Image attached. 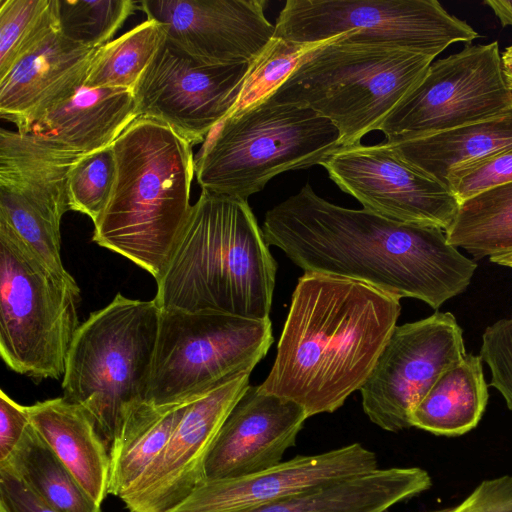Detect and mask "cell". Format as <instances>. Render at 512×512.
<instances>
[{"instance_id": "6da1fadb", "label": "cell", "mask_w": 512, "mask_h": 512, "mask_svg": "<svg viewBox=\"0 0 512 512\" xmlns=\"http://www.w3.org/2000/svg\"><path fill=\"white\" fill-rule=\"evenodd\" d=\"M262 231L304 273L356 280L433 309L464 292L477 268L444 229L335 205L308 183L265 213Z\"/></svg>"}, {"instance_id": "7a4b0ae2", "label": "cell", "mask_w": 512, "mask_h": 512, "mask_svg": "<svg viewBox=\"0 0 512 512\" xmlns=\"http://www.w3.org/2000/svg\"><path fill=\"white\" fill-rule=\"evenodd\" d=\"M400 312V298L366 283L304 273L260 389L308 418L335 412L366 382Z\"/></svg>"}, {"instance_id": "3957f363", "label": "cell", "mask_w": 512, "mask_h": 512, "mask_svg": "<svg viewBox=\"0 0 512 512\" xmlns=\"http://www.w3.org/2000/svg\"><path fill=\"white\" fill-rule=\"evenodd\" d=\"M277 263L247 201L202 190L156 279L160 309L269 318Z\"/></svg>"}, {"instance_id": "277c9868", "label": "cell", "mask_w": 512, "mask_h": 512, "mask_svg": "<svg viewBox=\"0 0 512 512\" xmlns=\"http://www.w3.org/2000/svg\"><path fill=\"white\" fill-rule=\"evenodd\" d=\"M112 148L115 180L92 240L157 279L192 207L191 145L165 123L137 118Z\"/></svg>"}, {"instance_id": "5b68a950", "label": "cell", "mask_w": 512, "mask_h": 512, "mask_svg": "<svg viewBox=\"0 0 512 512\" xmlns=\"http://www.w3.org/2000/svg\"><path fill=\"white\" fill-rule=\"evenodd\" d=\"M334 37L308 53L266 99L308 107L334 124L341 147L360 144L421 80L434 58Z\"/></svg>"}, {"instance_id": "8992f818", "label": "cell", "mask_w": 512, "mask_h": 512, "mask_svg": "<svg viewBox=\"0 0 512 512\" xmlns=\"http://www.w3.org/2000/svg\"><path fill=\"white\" fill-rule=\"evenodd\" d=\"M161 309L118 293L80 324L63 375V397L82 406L108 448L146 401Z\"/></svg>"}, {"instance_id": "52a82bcc", "label": "cell", "mask_w": 512, "mask_h": 512, "mask_svg": "<svg viewBox=\"0 0 512 512\" xmlns=\"http://www.w3.org/2000/svg\"><path fill=\"white\" fill-rule=\"evenodd\" d=\"M341 147L338 129L312 109L265 100L226 117L194 158L202 190L247 201L275 176L320 165Z\"/></svg>"}, {"instance_id": "ba28073f", "label": "cell", "mask_w": 512, "mask_h": 512, "mask_svg": "<svg viewBox=\"0 0 512 512\" xmlns=\"http://www.w3.org/2000/svg\"><path fill=\"white\" fill-rule=\"evenodd\" d=\"M80 288L54 272L0 219V354L35 380L63 377L80 324Z\"/></svg>"}, {"instance_id": "9c48e42d", "label": "cell", "mask_w": 512, "mask_h": 512, "mask_svg": "<svg viewBox=\"0 0 512 512\" xmlns=\"http://www.w3.org/2000/svg\"><path fill=\"white\" fill-rule=\"evenodd\" d=\"M272 343L269 318L161 309L146 401L179 402L250 374Z\"/></svg>"}, {"instance_id": "30bf717a", "label": "cell", "mask_w": 512, "mask_h": 512, "mask_svg": "<svg viewBox=\"0 0 512 512\" xmlns=\"http://www.w3.org/2000/svg\"><path fill=\"white\" fill-rule=\"evenodd\" d=\"M274 38L310 44L345 35L349 43L385 46L435 58L479 34L436 0H287Z\"/></svg>"}, {"instance_id": "8fae6325", "label": "cell", "mask_w": 512, "mask_h": 512, "mask_svg": "<svg viewBox=\"0 0 512 512\" xmlns=\"http://www.w3.org/2000/svg\"><path fill=\"white\" fill-rule=\"evenodd\" d=\"M512 107L497 41L432 62L379 127L386 143L421 138L497 116Z\"/></svg>"}, {"instance_id": "7c38bea8", "label": "cell", "mask_w": 512, "mask_h": 512, "mask_svg": "<svg viewBox=\"0 0 512 512\" xmlns=\"http://www.w3.org/2000/svg\"><path fill=\"white\" fill-rule=\"evenodd\" d=\"M466 354L463 331L450 312L396 326L360 389L363 411L388 432L412 427L414 408Z\"/></svg>"}, {"instance_id": "4fadbf2b", "label": "cell", "mask_w": 512, "mask_h": 512, "mask_svg": "<svg viewBox=\"0 0 512 512\" xmlns=\"http://www.w3.org/2000/svg\"><path fill=\"white\" fill-rule=\"evenodd\" d=\"M81 155L48 146L18 131L0 130V219L57 274L60 223L69 210L68 174Z\"/></svg>"}, {"instance_id": "5bb4252c", "label": "cell", "mask_w": 512, "mask_h": 512, "mask_svg": "<svg viewBox=\"0 0 512 512\" xmlns=\"http://www.w3.org/2000/svg\"><path fill=\"white\" fill-rule=\"evenodd\" d=\"M251 63H204L165 38L133 89L137 116L165 123L191 146L204 142L232 111Z\"/></svg>"}, {"instance_id": "9a60e30c", "label": "cell", "mask_w": 512, "mask_h": 512, "mask_svg": "<svg viewBox=\"0 0 512 512\" xmlns=\"http://www.w3.org/2000/svg\"><path fill=\"white\" fill-rule=\"evenodd\" d=\"M320 166L364 209L393 220L446 230L459 209L446 185L407 162L386 142L340 147Z\"/></svg>"}, {"instance_id": "2e32d148", "label": "cell", "mask_w": 512, "mask_h": 512, "mask_svg": "<svg viewBox=\"0 0 512 512\" xmlns=\"http://www.w3.org/2000/svg\"><path fill=\"white\" fill-rule=\"evenodd\" d=\"M249 373L199 395L166 447L120 499L129 512H166L206 481L205 464L227 416L244 395Z\"/></svg>"}, {"instance_id": "e0dca14e", "label": "cell", "mask_w": 512, "mask_h": 512, "mask_svg": "<svg viewBox=\"0 0 512 512\" xmlns=\"http://www.w3.org/2000/svg\"><path fill=\"white\" fill-rule=\"evenodd\" d=\"M265 0H143L147 19L162 25L166 40L208 64L250 63L272 40L275 25Z\"/></svg>"}, {"instance_id": "ac0fdd59", "label": "cell", "mask_w": 512, "mask_h": 512, "mask_svg": "<svg viewBox=\"0 0 512 512\" xmlns=\"http://www.w3.org/2000/svg\"><path fill=\"white\" fill-rule=\"evenodd\" d=\"M378 468L372 450L351 443L319 454L297 455L254 474L206 480L166 512H241Z\"/></svg>"}, {"instance_id": "d6986e66", "label": "cell", "mask_w": 512, "mask_h": 512, "mask_svg": "<svg viewBox=\"0 0 512 512\" xmlns=\"http://www.w3.org/2000/svg\"><path fill=\"white\" fill-rule=\"evenodd\" d=\"M307 418L296 402L249 386L217 435L205 464L206 480L246 476L280 464Z\"/></svg>"}, {"instance_id": "ffe728a7", "label": "cell", "mask_w": 512, "mask_h": 512, "mask_svg": "<svg viewBox=\"0 0 512 512\" xmlns=\"http://www.w3.org/2000/svg\"><path fill=\"white\" fill-rule=\"evenodd\" d=\"M97 49L53 32L0 78L1 118L18 129L69 98L84 84Z\"/></svg>"}, {"instance_id": "44dd1931", "label": "cell", "mask_w": 512, "mask_h": 512, "mask_svg": "<svg viewBox=\"0 0 512 512\" xmlns=\"http://www.w3.org/2000/svg\"><path fill=\"white\" fill-rule=\"evenodd\" d=\"M137 118L131 90L82 85L17 131L53 148L85 156L111 146Z\"/></svg>"}, {"instance_id": "7402d4cb", "label": "cell", "mask_w": 512, "mask_h": 512, "mask_svg": "<svg viewBox=\"0 0 512 512\" xmlns=\"http://www.w3.org/2000/svg\"><path fill=\"white\" fill-rule=\"evenodd\" d=\"M26 407L31 426L101 505L108 494L110 456L91 416L63 396Z\"/></svg>"}, {"instance_id": "603a6c76", "label": "cell", "mask_w": 512, "mask_h": 512, "mask_svg": "<svg viewBox=\"0 0 512 512\" xmlns=\"http://www.w3.org/2000/svg\"><path fill=\"white\" fill-rule=\"evenodd\" d=\"M431 485L429 473L419 467L378 468L241 512H388Z\"/></svg>"}, {"instance_id": "cb8c5ba5", "label": "cell", "mask_w": 512, "mask_h": 512, "mask_svg": "<svg viewBox=\"0 0 512 512\" xmlns=\"http://www.w3.org/2000/svg\"><path fill=\"white\" fill-rule=\"evenodd\" d=\"M389 145L407 162L447 186L455 170L512 149V107L479 122Z\"/></svg>"}, {"instance_id": "d4e9b609", "label": "cell", "mask_w": 512, "mask_h": 512, "mask_svg": "<svg viewBox=\"0 0 512 512\" xmlns=\"http://www.w3.org/2000/svg\"><path fill=\"white\" fill-rule=\"evenodd\" d=\"M201 394L163 405L145 401L128 414L109 447L108 494L121 498L134 487L166 447L189 405Z\"/></svg>"}, {"instance_id": "484cf974", "label": "cell", "mask_w": 512, "mask_h": 512, "mask_svg": "<svg viewBox=\"0 0 512 512\" xmlns=\"http://www.w3.org/2000/svg\"><path fill=\"white\" fill-rule=\"evenodd\" d=\"M489 399L482 359L466 354L445 370L417 404L411 426L439 436H460L474 429Z\"/></svg>"}, {"instance_id": "4316f807", "label": "cell", "mask_w": 512, "mask_h": 512, "mask_svg": "<svg viewBox=\"0 0 512 512\" xmlns=\"http://www.w3.org/2000/svg\"><path fill=\"white\" fill-rule=\"evenodd\" d=\"M5 464L60 512H101L72 473L28 425Z\"/></svg>"}, {"instance_id": "83f0119b", "label": "cell", "mask_w": 512, "mask_h": 512, "mask_svg": "<svg viewBox=\"0 0 512 512\" xmlns=\"http://www.w3.org/2000/svg\"><path fill=\"white\" fill-rule=\"evenodd\" d=\"M445 233L475 259L512 251V182L460 203Z\"/></svg>"}, {"instance_id": "f1b7e54d", "label": "cell", "mask_w": 512, "mask_h": 512, "mask_svg": "<svg viewBox=\"0 0 512 512\" xmlns=\"http://www.w3.org/2000/svg\"><path fill=\"white\" fill-rule=\"evenodd\" d=\"M165 38L158 22L147 19L140 23L95 51L83 85L133 92Z\"/></svg>"}, {"instance_id": "f546056e", "label": "cell", "mask_w": 512, "mask_h": 512, "mask_svg": "<svg viewBox=\"0 0 512 512\" xmlns=\"http://www.w3.org/2000/svg\"><path fill=\"white\" fill-rule=\"evenodd\" d=\"M58 29V0H0V78Z\"/></svg>"}, {"instance_id": "4dcf8cb0", "label": "cell", "mask_w": 512, "mask_h": 512, "mask_svg": "<svg viewBox=\"0 0 512 512\" xmlns=\"http://www.w3.org/2000/svg\"><path fill=\"white\" fill-rule=\"evenodd\" d=\"M135 9L132 0H58V29L73 43L99 48L109 42Z\"/></svg>"}, {"instance_id": "1f68e13d", "label": "cell", "mask_w": 512, "mask_h": 512, "mask_svg": "<svg viewBox=\"0 0 512 512\" xmlns=\"http://www.w3.org/2000/svg\"><path fill=\"white\" fill-rule=\"evenodd\" d=\"M325 42L303 44L273 37L252 61L238 100L228 116L265 101L308 53Z\"/></svg>"}, {"instance_id": "d6a6232c", "label": "cell", "mask_w": 512, "mask_h": 512, "mask_svg": "<svg viewBox=\"0 0 512 512\" xmlns=\"http://www.w3.org/2000/svg\"><path fill=\"white\" fill-rule=\"evenodd\" d=\"M115 170L112 145L79 158L68 174L69 210L85 214L95 222L109 200Z\"/></svg>"}, {"instance_id": "836d02e7", "label": "cell", "mask_w": 512, "mask_h": 512, "mask_svg": "<svg viewBox=\"0 0 512 512\" xmlns=\"http://www.w3.org/2000/svg\"><path fill=\"white\" fill-rule=\"evenodd\" d=\"M512 182V149L452 172L447 187L462 203L484 191Z\"/></svg>"}, {"instance_id": "e575fe53", "label": "cell", "mask_w": 512, "mask_h": 512, "mask_svg": "<svg viewBox=\"0 0 512 512\" xmlns=\"http://www.w3.org/2000/svg\"><path fill=\"white\" fill-rule=\"evenodd\" d=\"M479 356L490 368V385L501 393L512 411V316L486 327Z\"/></svg>"}, {"instance_id": "d590c367", "label": "cell", "mask_w": 512, "mask_h": 512, "mask_svg": "<svg viewBox=\"0 0 512 512\" xmlns=\"http://www.w3.org/2000/svg\"><path fill=\"white\" fill-rule=\"evenodd\" d=\"M424 512H512V475L483 480L459 504Z\"/></svg>"}, {"instance_id": "8d00e7d4", "label": "cell", "mask_w": 512, "mask_h": 512, "mask_svg": "<svg viewBox=\"0 0 512 512\" xmlns=\"http://www.w3.org/2000/svg\"><path fill=\"white\" fill-rule=\"evenodd\" d=\"M0 501L11 512H60L5 464H0Z\"/></svg>"}, {"instance_id": "74e56055", "label": "cell", "mask_w": 512, "mask_h": 512, "mask_svg": "<svg viewBox=\"0 0 512 512\" xmlns=\"http://www.w3.org/2000/svg\"><path fill=\"white\" fill-rule=\"evenodd\" d=\"M30 424L27 407L0 391V462L14 450Z\"/></svg>"}, {"instance_id": "f35d334b", "label": "cell", "mask_w": 512, "mask_h": 512, "mask_svg": "<svg viewBox=\"0 0 512 512\" xmlns=\"http://www.w3.org/2000/svg\"><path fill=\"white\" fill-rule=\"evenodd\" d=\"M483 3L492 9L502 26H512V1L486 0Z\"/></svg>"}, {"instance_id": "ab89813d", "label": "cell", "mask_w": 512, "mask_h": 512, "mask_svg": "<svg viewBox=\"0 0 512 512\" xmlns=\"http://www.w3.org/2000/svg\"><path fill=\"white\" fill-rule=\"evenodd\" d=\"M501 62L504 78L512 96V45L508 46L501 54Z\"/></svg>"}, {"instance_id": "60d3db41", "label": "cell", "mask_w": 512, "mask_h": 512, "mask_svg": "<svg viewBox=\"0 0 512 512\" xmlns=\"http://www.w3.org/2000/svg\"><path fill=\"white\" fill-rule=\"evenodd\" d=\"M490 262L512 268V251L501 253L497 255H492L489 257Z\"/></svg>"}, {"instance_id": "b9f144b4", "label": "cell", "mask_w": 512, "mask_h": 512, "mask_svg": "<svg viewBox=\"0 0 512 512\" xmlns=\"http://www.w3.org/2000/svg\"><path fill=\"white\" fill-rule=\"evenodd\" d=\"M0 512H11V510L2 501H0Z\"/></svg>"}]
</instances>
